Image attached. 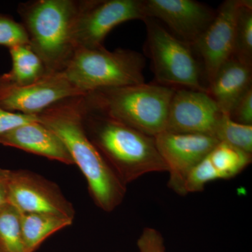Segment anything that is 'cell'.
Here are the masks:
<instances>
[{
    "mask_svg": "<svg viewBox=\"0 0 252 252\" xmlns=\"http://www.w3.org/2000/svg\"><path fill=\"white\" fill-rule=\"evenodd\" d=\"M84 114V96H78L59 101L36 117L63 141L74 165L85 177L96 206L102 211L112 212L124 201L127 186L88 137Z\"/></svg>",
    "mask_w": 252,
    "mask_h": 252,
    "instance_id": "6da1fadb",
    "label": "cell"
},
{
    "mask_svg": "<svg viewBox=\"0 0 252 252\" xmlns=\"http://www.w3.org/2000/svg\"><path fill=\"white\" fill-rule=\"evenodd\" d=\"M84 124L88 137L124 185L147 174L168 171L154 137L89 110L85 102Z\"/></svg>",
    "mask_w": 252,
    "mask_h": 252,
    "instance_id": "7a4b0ae2",
    "label": "cell"
},
{
    "mask_svg": "<svg viewBox=\"0 0 252 252\" xmlns=\"http://www.w3.org/2000/svg\"><path fill=\"white\" fill-rule=\"evenodd\" d=\"M175 88L157 83L93 91L84 96L86 108L155 137L166 128Z\"/></svg>",
    "mask_w": 252,
    "mask_h": 252,
    "instance_id": "3957f363",
    "label": "cell"
},
{
    "mask_svg": "<svg viewBox=\"0 0 252 252\" xmlns=\"http://www.w3.org/2000/svg\"><path fill=\"white\" fill-rule=\"evenodd\" d=\"M77 9L76 0H32L18 4L28 46L49 74L63 72L77 49L72 36Z\"/></svg>",
    "mask_w": 252,
    "mask_h": 252,
    "instance_id": "277c9868",
    "label": "cell"
},
{
    "mask_svg": "<svg viewBox=\"0 0 252 252\" xmlns=\"http://www.w3.org/2000/svg\"><path fill=\"white\" fill-rule=\"evenodd\" d=\"M146 60L133 50L117 49L110 51L77 48L63 71L64 77L81 94L142 84Z\"/></svg>",
    "mask_w": 252,
    "mask_h": 252,
    "instance_id": "5b68a950",
    "label": "cell"
},
{
    "mask_svg": "<svg viewBox=\"0 0 252 252\" xmlns=\"http://www.w3.org/2000/svg\"><path fill=\"white\" fill-rule=\"evenodd\" d=\"M147 28L144 45L152 63L155 82L169 87L205 91L201 65L191 45L172 34L158 21H143Z\"/></svg>",
    "mask_w": 252,
    "mask_h": 252,
    "instance_id": "8992f818",
    "label": "cell"
},
{
    "mask_svg": "<svg viewBox=\"0 0 252 252\" xmlns=\"http://www.w3.org/2000/svg\"><path fill=\"white\" fill-rule=\"evenodd\" d=\"M144 19L143 0H80L73 24V40L77 49H98L103 47L113 28Z\"/></svg>",
    "mask_w": 252,
    "mask_h": 252,
    "instance_id": "52a82bcc",
    "label": "cell"
},
{
    "mask_svg": "<svg viewBox=\"0 0 252 252\" xmlns=\"http://www.w3.org/2000/svg\"><path fill=\"white\" fill-rule=\"evenodd\" d=\"M9 203L21 213H40L74 220L75 210L59 186L35 172L11 170Z\"/></svg>",
    "mask_w": 252,
    "mask_h": 252,
    "instance_id": "ba28073f",
    "label": "cell"
},
{
    "mask_svg": "<svg viewBox=\"0 0 252 252\" xmlns=\"http://www.w3.org/2000/svg\"><path fill=\"white\" fill-rule=\"evenodd\" d=\"M156 144L167 167V186L176 193L187 195L185 183L194 167L219 143L215 137L164 131L156 136Z\"/></svg>",
    "mask_w": 252,
    "mask_h": 252,
    "instance_id": "9c48e42d",
    "label": "cell"
},
{
    "mask_svg": "<svg viewBox=\"0 0 252 252\" xmlns=\"http://www.w3.org/2000/svg\"><path fill=\"white\" fill-rule=\"evenodd\" d=\"M78 96L84 95L62 72L46 74L26 86L0 80V107L8 112L36 116L59 101Z\"/></svg>",
    "mask_w": 252,
    "mask_h": 252,
    "instance_id": "30bf717a",
    "label": "cell"
},
{
    "mask_svg": "<svg viewBox=\"0 0 252 252\" xmlns=\"http://www.w3.org/2000/svg\"><path fill=\"white\" fill-rule=\"evenodd\" d=\"M241 0H226L216 10L211 24L192 45L201 65L205 87L219 69L233 58L237 11Z\"/></svg>",
    "mask_w": 252,
    "mask_h": 252,
    "instance_id": "8fae6325",
    "label": "cell"
},
{
    "mask_svg": "<svg viewBox=\"0 0 252 252\" xmlns=\"http://www.w3.org/2000/svg\"><path fill=\"white\" fill-rule=\"evenodd\" d=\"M223 114L205 91L177 88L169 106L165 131L215 137Z\"/></svg>",
    "mask_w": 252,
    "mask_h": 252,
    "instance_id": "7c38bea8",
    "label": "cell"
},
{
    "mask_svg": "<svg viewBox=\"0 0 252 252\" xmlns=\"http://www.w3.org/2000/svg\"><path fill=\"white\" fill-rule=\"evenodd\" d=\"M146 18L166 25L168 31L193 45L216 16V10L195 0H143Z\"/></svg>",
    "mask_w": 252,
    "mask_h": 252,
    "instance_id": "4fadbf2b",
    "label": "cell"
},
{
    "mask_svg": "<svg viewBox=\"0 0 252 252\" xmlns=\"http://www.w3.org/2000/svg\"><path fill=\"white\" fill-rule=\"evenodd\" d=\"M0 144L66 164L74 165L61 138L39 121L17 126L0 136Z\"/></svg>",
    "mask_w": 252,
    "mask_h": 252,
    "instance_id": "5bb4252c",
    "label": "cell"
},
{
    "mask_svg": "<svg viewBox=\"0 0 252 252\" xmlns=\"http://www.w3.org/2000/svg\"><path fill=\"white\" fill-rule=\"evenodd\" d=\"M252 88V67L230 59L219 69L206 93L220 112L229 115L236 102Z\"/></svg>",
    "mask_w": 252,
    "mask_h": 252,
    "instance_id": "9a60e30c",
    "label": "cell"
},
{
    "mask_svg": "<svg viewBox=\"0 0 252 252\" xmlns=\"http://www.w3.org/2000/svg\"><path fill=\"white\" fill-rule=\"evenodd\" d=\"M73 219L40 213H21L23 243L26 252H34L56 232L72 224Z\"/></svg>",
    "mask_w": 252,
    "mask_h": 252,
    "instance_id": "2e32d148",
    "label": "cell"
},
{
    "mask_svg": "<svg viewBox=\"0 0 252 252\" xmlns=\"http://www.w3.org/2000/svg\"><path fill=\"white\" fill-rule=\"evenodd\" d=\"M9 50L12 67L9 72L0 75V80L14 85L26 86L49 74L42 61L29 46H16Z\"/></svg>",
    "mask_w": 252,
    "mask_h": 252,
    "instance_id": "e0dca14e",
    "label": "cell"
},
{
    "mask_svg": "<svg viewBox=\"0 0 252 252\" xmlns=\"http://www.w3.org/2000/svg\"><path fill=\"white\" fill-rule=\"evenodd\" d=\"M220 180L233 178L252 162L251 154L220 142L207 155Z\"/></svg>",
    "mask_w": 252,
    "mask_h": 252,
    "instance_id": "ac0fdd59",
    "label": "cell"
},
{
    "mask_svg": "<svg viewBox=\"0 0 252 252\" xmlns=\"http://www.w3.org/2000/svg\"><path fill=\"white\" fill-rule=\"evenodd\" d=\"M233 58L252 67V0H241L237 11Z\"/></svg>",
    "mask_w": 252,
    "mask_h": 252,
    "instance_id": "d6986e66",
    "label": "cell"
},
{
    "mask_svg": "<svg viewBox=\"0 0 252 252\" xmlns=\"http://www.w3.org/2000/svg\"><path fill=\"white\" fill-rule=\"evenodd\" d=\"M0 247L5 252H26L21 212L10 203L0 207Z\"/></svg>",
    "mask_w": 252,
    "mask_h": 252,
    "instance_id": "ffe728a7",
    "label": "cell"
},
{
    "mask_svg": "<svg viewBox=\"0 0 252 252\" xmlns=\"http://www.w3.org/2000/svg\"><path fill=\"white\" fill-rule=\"evenodd\" d=\"M219 142H224L248 154H252V126L233 122L223 114L215 135Z\"/></svg>",
    "mask_w": 252,
    "mask_h": 252,
    "instance_id": "44dd1931",
    "label": "cell"
},
{
    "mask_svg": "<svg viewBox=\"0 0 252 252\" xmlns=\"http://www.w3.org/2000/svg\"><path fill=\"white\" fill-rule=\"evenodd\" d=\"M28 44V34L22 23L17 22L9 15L0 13V46L10 49Z\"/></svg>",
    "mask_w": 252,
    "mask_h": 252,
    "instance_id": "7402d4cb",
    "label": "cell"
},
{
    "mask_svg": "<svg viewBox=\"0 0 252 252\" xmlns=\"http://www.w3.org/2000/svg\"><path fill=\"white\" fill-rule=\"evenodd\" d=\"M220 180L207 156L189 173L185 183L186 193L203 191L205 185L212 181Z\"/></svg>",
    "mask_w": 252,
    "mask_h": 252,
    "instance_id": "603a6c76",
    "label": "cell"
},
{
    "mask_svg": "<svg viewBox=\"0 0 252 252\" xmlns=\"http://www.w3.org/2000/svg\"><path fill=\"white\" fill-rule=\"evenodd\" d=\"M137 245L140 252H166L163 237L155 228H144Z\"/></svg>",
    "mask_w": 252,
    "mask_h": 252,
    "instance_id": "cb8c5ba5",
    "label": "cell"
},
{
    "mask_svg": "<svg viewBox=\"0 0 252 252\" xmlns=\"http://www.w3.org/2000/svg\"><path fill=\"white\" fill-rule=\"evenodd\" d=\"M228 117L238 124L252 126V88L236 102Z\"/></svg>",
    "mask_w": 252,
    "mask_h": 252,
    "instance_id": "d4e9b609",
    "label": "cell"
},
{
    "mask_svg": "<svg viewBox=\"0 0 252 252\" xmlns=\"http://www.w3.org/2000/svg\"><path fill=\"white\" fill-rule=\"evenodd\" d=\"M36 121V116L8 112L0 107V136L17 126Z\"/></svg>",
    "mask_w": 252,
    "mask_h": 252,
    "instance_id": "484cf974",
    "label": "cell"
},
{
    "mask_svg": "<svg viewBox=\"0 0 252 252\" xmlns=\"http://www.w3.org/2000/svg\"><path fill=\"white\" fill-rule=\"evenodd\" d=\"M10 172V170L0 168V207L9 203Z\"/></svg>",
    "mask_w": 252,
    "mask_h": 252,
    "instance_id": "4316f807",
    "label": "cell"
},
{
    "mask_svg": "<svg viewBox=\"0 0 252 252\" xmlns=\"http://www.w3.org/2000/svg\"><path fill=\"white\" fill-rule=\"evenodd\" d=\"M0 252H5L4 250L1 249V247H0Z\"/></svg>",
    "mask_w": 252,
    "mask_h": 252,
    "instance_id": "83f0119b",
    "label": "cell"
}]
</instances>
